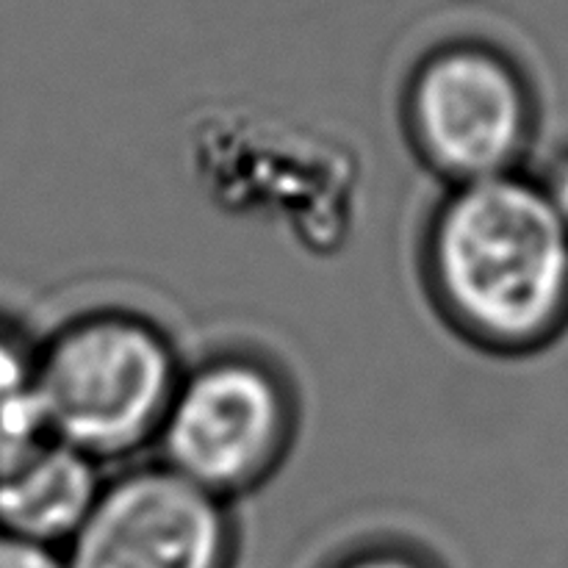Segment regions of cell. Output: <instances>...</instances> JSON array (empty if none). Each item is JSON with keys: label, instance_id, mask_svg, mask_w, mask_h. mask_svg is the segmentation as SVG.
<instances>
[{"label": "cell", "instance_id": "5b68a950", "mask_svg": "<svg viewBox=\"0 0 568 568\" xmlns=\"http://www.w3.org/2000/svg\"><path fill=\"white\" fill-rule=\"evenodd\" d=\"M61 552L67 568H231L233 527L220 497L159 466L105 483Z\"/></svg>", "mask_w": 568, "mask_h": 568}, {"label": "cell", "instance_id": "6da1fadb", "mask_svg": "<svg viewBox=\"0 0 568 568\" xmlns=\"http://www.w3.org/2000/svg\"><path fill=\"white\" fill-rule=\"evenodd\" d=\"M430 275L471 338L530 353L568 327V222L521 172L460 183L433 222Z\"/></svg>", "mask_w": 568, "mask_h": 568}, {"label": "cell", "instance_id": "8992f818", "mask_svg": "<svg viewBox=\"0 0 568 568\" xmlns=\"http://www.w3.org/2000/svg\"><path fill=\"white\" fill-rule=\"evenodd\" d=\"M98 460L44 438L0 471V532L64 549L87 525L105 483Z\"/></svg>", "mask_w": 568, "mask_h": 568}, {"label": "cell", "instance_id": "7a4b0ae2", "mask_svg": "<svg viewBox=\"0 0 568 568\" xmlns=\"http://www.w3.org/2000/svg\"><path fill=\"white\" fill-rule=\"evenodd\" d=\"M37 377L48 436L98 464L159 438L181 383L170 342L122 314L89 316L61 331Z\"/></svg>", "mask_w": 568, "mask_h": 568}, {"label": "cell", "instance_id": "9c48e42d", "mask_svg": "<svg viewBox=\"0 0 568 568\" xmlns=\"http://www.w3.org/2000/svg\"><path fill=\"white\" fill-rule=\"evenodd\" d=\"M336 568H433L416 555L403 552V549H366V552L353 555L349 560L338 564Z\"/></svg>", "mask_w": 568, "mask_h": 568}, {"label": "cell", "instance_id": "3957f363", "mask_svg": "<svg viewBox=\"0 0 568 568\" xmlns=\"http://www.w3.org/2000/svg\"><path fill=\"white\" fill-rule=\"evenodd\" d=\"M408 120L427 164L460 186L519 172L536 105L508 55L483 44H453L416 72Z\"/></svg>", "mask_w": 568, "mask_h": 568}, {"label": "cell", "instance_id": "277c9868", "mask_svg": "<svg viewBox=\"0 0 568 568\" xmlns=\"http://www.w3.org/2000/svg\"><path fill=\"white\" fill-rule=\"evenodd\" d=\"M286 442V392L264 366L239 358L181 377L159 430L161 466L220 499L266 477Z\"/></svg>", "mask_w": 568, "mask_h": 568}, {"label": "cell", "instance_id": "52a82bcc", "mask_svg": "<svg viewBox=\"0 0 568 568\" xmlns=\"http://www.w3.org/2000/svg\"><path fill=\"white\" fill-rule=\"evenodd\" d=\"M48 438L37 364L0 336V471Z\"/></svg>", "mask_w": 568, "mask_h": 568}, {"label": "cell", "instance_id": "ba28073f", "mask_svg": "<svg viewBox=\"0 0 568 568\" xmlns=\"http://www.w3.org/2000/svg\"><path fill=\"white\" fill-rule=\"evenodd\" d=\"M0 568H67L64 552L0 532Z\"/></svg>", "mask_w": 568, "mask_h": 568}, {"label": "cell", "instance_id": "30bf717a", "mask_svg": "<svg viewBox=\"0 0 568 568\" xmlns=\"http://www.w3.org/2000/svg\"><path fill=\"white\" fill-rule=\"evenodd\" d=\"M541 186L547 189L549 200L555 203V209L564 214V220L568 222V155L560 164L552 166L547 178H541Z\"/></svg>", "mask_w": 568, "mask_h": 568}]
</instances>
